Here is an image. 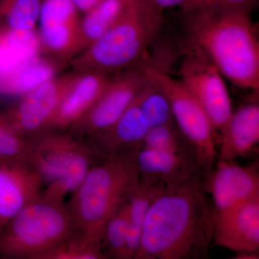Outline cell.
<instances>
[{
  "label": "cell",
  "instance_id": "cell-1",
  "mask_svg": "<svg viewBox=\"0 0 259 259\" xmlns=\"http://www.w3.org/2000/svg\"><path fill=\"white\" fill-rule=\"evenodd\" d=\"M215 210L190 180L165 187L150 206L136 259H198L213 240Z\"/></svg>",
  "mask_w": 259,
  "mask_h": 259
},
{
  "label": "cell",
  "instance_id": "cell-2",
  "mask_svg": "<svg viewBox=\"0 0 259 259\" xmlns=\"http://www.w3.org/2000/svg\"><path fill=\"white\" fill-rule=\"evenodd\" d=\"M189 47L238 88L258 91L259 41L250 13L215 8L183 10Z\"/></svg>",
  "mask_w": 259,
  "mask_h": 259
},
{
  "label": "cell",
  "instance_id": "cell-3",
  "mask_svg": "<svg viewBox=\"0 0 259 259\" xmlns=\"http://www.w3.org/2000/svg\"><path fill=\"white\" fill-rule=\"evenodd\" d=\"M138 148L102 156L72 194L67 208L75 230L89 241L102 245L105 224L139 185Z\"/></svg>",
  "mask_w": 259,
  "mask_h": 259
},
{
  "label": "cell",
  "instance_id": "cell-4",
  "mask_svg": "<svg viewBox=\"0 0 259 259\" xmlns=\"http://www.w3.org/2000/svg\"><path fill=\"white\" fill-rule=\"evenodd\" d=\"M163 12L147 0H129L110 30L71 61L76 72L114 75L139 64L163 25Z\"/></svg>",
  "mask_w": 259,
  "mask_h": 259
},
{
  "label": "cell",
  "instance_id": "cell-5",
  "mask_svg": "<svg viewBox=\"0 0 259 259\" xmlns=\"http://www.w3.org/2000/svg\"><path fill=\"white\" fill-rule=\"evenodd\" d=\"M76 233L67 206L40 197L0 230V255L37 259Z\"/></svg>",
  "mask_w": 259,
  "mask_h": 259
},
{
  "label": "cell",
  "instance_id": "cell-6",
  "mask_svg": "<svg viewBox=\"0 0 259 259\" xmlns=\"http://www.w3.org/2000/svg\"><path fill=\"white\" fill-rule=\"evenodd\" d=\"M96 155L91 145L71 133H48L32 141L25 159L47 184L48 194L64 200L81 185Z\"/></svg>",
  "mask_w": 259,
  "mask_h": 259
},
{
  "label": "cell",
  "instance_id": "cell-7",
  "mask_svg": "<svg viewBox=\"0 0 259 259\" xmlns=\"http://www.w3.org/2000/svg\"><path fill=\"white\" fill-rule=\"evenodd\" d=\"M145 75L169 100L174 120L194 147L197 159L208 164L216 153L215 128L207 112L180 80L149 63H140Z\"/></svg>",
  "mask_w": 259,
  "mask_h": 259
},
{
  "label": "cell",
  "instance_id": "cell-8",
  "mask_svg": "<svg viewBox=\"0 0 259 259\" xmlns=\"http://www.w3.org/2000/svg\"><path fill=\"white\" fill-rule=\"evenodd\" d=\"M146 81L140 64L115 74L91 108L69 127V133L79 139L92 140L106 131L134 101Z\"/></svg>",
  "mask_w": 259,
  "mask_h": 259
},
{
  "label": "cell",
  "instance_id": "cell-9",
  "mask_svg": "<svg viewBox=\"0 0 259 259\" xmlns=\"http://www.w3.org/2000/svg\"><path fill=\"white\" fill-rule=\"evenodd\" d=\"M79 13L73 0H41L38 47L60 67L80 54Z\"/></svg>",
  "mask_w": 259,
  "mask_h": 259
},
{
  "label": "cell",
  "instance_id": "cell-10",
  "mask_svg": "<svg viewBox=\"0 0 259 259\" xmlns=\"http://www.w3.org/2000/svg\"><path fill=\"white\" fill-rule=\"evenodd\" d=\"M188 48L181 64L180 81L203 107L214 128L220 131L233 113L223 75L202 52Z\"/></svg>",
  "mask_w": 259,
  "mask_h": 259
},
{
  "label": "cell",
  "instance_id": "cell-11",
  "mask_svg": "<svg viewBox=\"0 0 259 259\" xmlns=\"http://www.w3.org/2000/svg\"><path fill=\"white\" fill-rule=\"evenodd\" d=\"M77 72L55 76L20 97L7 112L15 130L28 139L51 127L59 105L74 83Z\"/></svg>",
  "mask_w": 259,
  "mask_h": 259
},
{
  "label": "cell",
  "instance_id": "cell-12",
  "mask_svg": "<svg viewBox=\"0 0 259 259\" xmlns=\"http://www.w3.org/2000/svg\"><path fill=\"white\" fill-rule=\"evenodd\" d=\"M42 185L41 179L26 159L0 161V230L41 197Z\"/></svg>",
  "mask_w": 259,
  "mask_h": 259
},
{
  "label": "cell",
  "instance_id": "cell-13",
  "mask_svg": "<svg viewBox=\"0 0 259 259\" xmlns=\"http://www.w3.org/2000/svg\"><path fill=\"white\" fill-rule=\"evenodd\" d=\"M213 240L237 253L258 252L259 198L215 212Z\"/></svg>",
  "mask_w": 259,
  "mask_h": 259
},
{
  "label": "cell",
  "instance_id": "cell-14",
  "mask_svg": "<svg viewBox=\"0 0 259 259\" xmlns=\"http://www.w3.org/2000/svg\"><path fill=\"white\" fill-rule=\"evenodd\" d=\"M207 190L215 212L259 198V175L253 166H241L221 158L211 174Z\"/></svg>",
  "mask_w": 259,
  "mask_h": 259
},
{
  "label": "cell",
  "instance_id": "cell-15",
  "mask_svg": "<svg viewBox=\"0 0 259 259\" xmlns=\"http://www.w3.org/2000/svg\"><path fill=\"white\" fill-rule=\"evenodd\" d=\"M114 76L99 72H77L74 83L65 95L54 115L50 127L64 131L74 125L101 96Z\"/></svg>",
  "mask_w": 259,
  "mask_h": 259
},
{
  "label": "cell",
  "instance_id": "cell-16",
  "mask_svg": "<svg viewBox=\"0 0 259 259\" xmlns=\"http://www.w3.org/2000/svg\"><path fill=\"white\" fill-rule=\"evenodd\" d=\"M140 181L168 186L190 180L193 163L182 151H156L140 146L136 152Z\"/></svg>",
  "mask_w": 259,
  "mask_h": 259
},
{
  "label": "cell",
  "instance_id": "cell-17",
  "mask_svg": "<svg viewBox=\"0 0 259 259\" xmlns=\"http://www.w3.org/2000/svg\"><path fill=\"white\" fill-rule=\"evenodd\" d=\"M150 126L136 101L127 107L115 123L106 131L90 140L97 154L105 156L139 147Z\"/></svg>",
  "mask_w": 259,
  "mask_h": 259
},
{
  "label": "cell",
  "instance_id": "cell-18",
  "mask_svg": "<svg viewBox=\"0 0 259 259\" xmlns=\"http://www.w3.org/2000/svg\"><path fill=\"white\" fill-rule=\"evenodd\" d=\"M219 131L221 158L233 161L250 154L259 142L258 104H249L233 112Z\"/></svg>",
  "mask_w": 259,
  "mask_h": 259
},
{
  "label": "cell",
  "instance_id": "cell-19",
  "mask_svg": "<svg viewBox=\"0 0 259 259\" xmlns=\"http://www.w3.org/2000/svg\"><path fill=\"white\" fill-rule=\"evenodd\" d=\"M59 66L50 59L32 55L24 58L0 74V93L20 95L56 76Z\"/></svg>",
  "mask_w": 259,
  "mask_h": 259
},
{
  "label": "cell",
  "instance_id": "cell-20",
  "mask_svg": "<svg viewBox=\"0 0 259 259\" xmlns=\"http://www.w3.org/2000/svg\"><path fill=\"white\" fill-rule=\"evenodd\" d=\"M129 0H102L80 19V54L110 30L123 15Z\"/></svg>",
  "mask_w": 259,
  "mask_h": 259
},
{
  "label": "cell",
  "instance_id": "cell-21",
  "mask_svg": "<svg viewBox=\"0 0 259 259\" xmlns=\"http://www.w3.org/2000/svg\"><path fill=\"white\" fill-rule=\"evenodd\" d=\"M166 186L146 184L140 181L125 204L128 221V235L125 259L135 258L146 214L150 206Z\"/></svg>",
  "mask_w": 259,
  "mask_h": 259
},
{
  "label": "cell",
  "instance_id": "cell-22",
  "mask_svg": "<svg viewBox=\"0 0 259 259\" xmlns=\"http://www.w3.org/2000/svg\"><path fill=\"white\" fill-rule=\"evenodd\" d=\"M40 5L41 0H0V38L31 35Z\"/></svg>",
  "mask_w": 259,
  "mask_h": 259
},
{
  "label": "cell",
  "instance_id": "cell-23",
  "mask_svg": "<svg viewBox=\"0 0 259 259\" xmlns=\"http://www.w3.org/2000/svg\"><path fill=\"white\" fill-rule=\"evenodd\" d=\"M136 101L150 128L175 124L168 97L156 83L148 77L147 81L136 97Z\"/></svg>",
  "mask_w": 259,
  "mask_h": 259
},
{
  "label": "cell",
  "instance_id": "cell-24",
  "mask_svg": "<svg viewBox=\"0 0 259 259\" xmlns=\"http://www.w3.org/2000/svg\"><path fill=\"white\" fill-rule=\"evenodd\" d=\"M106 258L101 245L76 233L59 244L39 255L37 259H102Z\"/></svg>",
  "mask_w": 259,
  "mask_h": 259
},
{
  "label": "cell",
  "instance_id": "cell-25",
  "mask_svg": "<svg viewBox=\"0 0 259 259\" xmlns=\"http://www.w3.org/2000/svg\"><path fill=\"white\" fill-rule=\"evenodd\" d=\"M125 204L109 219L102 233V241L108 248V253L117 258L125 257L128 221Z\"/></svg>",
  "mask_w": 259,
  "mask_h": 259
},
{
  "label": "cell",
  "instance_id": "cell-26",
  "mask_svg": "<svg viewBox=\"0 0 259 259\" xmlns=\"http://www.w3.org/2000/svg\"><path fill=\"white\" fill-rule=\"evenodd\" d=\"M31 144L32 141L15 130L8 114L0 112V158L25 159Z\"/></svg>",
  "mask_w": 259,
  "mask_h": 259
},
{
  "label": "cell",
  "instance_id": "cell-27",
  "mask_svg": "<svg viewBox=\"0 0 259 259\" xmlns=\"http://www.w3.org/2000/svg\"><path fill=\"white\" fill-rule=\"evenodd\" d=\"M141 146L156 151H182L174 125L151 127L145 136Z\"/></svg>",
  "mask_w": 259,
  "mask_h": 259
},
{
  "label": "cell",
  "instance_id": "cell-28",
  "mask_svg": "<svg viewBox=\"0 0 259 259\" xmlns=\"http://www.w3.org/2000/svg\"><path fill=\"white\" fill-rule=\"evenodd\" d=\"M258 0H189L182 10L192 8H215L241 10L250 13L256 6Z\"/></svg>",
  "mask_w": 259,
  "mask_h": 259
},
{
  "label": "cell",
  "instance_id": "cell-29",
  "mask_svg": "<svg viewBox=\"0 0 259 259\" xmlns=\"http://www.w3.org/2000/svg\"><path fill=\"white\" fill-rule=\"evenodd\" d=\"M149 2L153 6L163 12V10L168 8H175V7L185 8L188 3L189 0H149Z\"/></svg>",
  "mask_w": 259,
  "mask_h": 259
},
{
  "label": "cell",
  "instance_id": "cell-30",
  "mask_svg": "<svg viewBox=\"0 0 259 259\" xmlns=\"http://www.w3.org/2000/svg\"><path fill=\"white\" fill-rule=\"evenodd\" d=\"M80 13H86L102 1V0H73Z\"/></svg>",
  "mask_w": 259,
  "mask_h": 259
},
{
  "label": "cell",
  "instance_id": "cell-31",
  "mask_svg": "<svg viewBox=\"0 0 259 259\" xmlns=\"http://www.w3.org/2000/svg\"><path fill=\"white\" fill-rule=\"evenodd\" d=\"M236 258L238 259H256L258 258L257 252H246V253H238Z\"/></svg>",
  "mask_w": 259,
  "mask_h": 259
},
{
  "label": "cell",
  "instance_id": "cell-32",
  "mask_svg": "<svg viewBox=\"0 0 259 259\" xmlns=\"http://www.w3.org/2000/svg\"><path fill=\"white\" fill-rule=\"evenodd\" d=\"M3 158H0V161H1V160H3Z\"/></svg>",
  "mask_w": 259,
  "mask_h": 259
}]
</instances>
